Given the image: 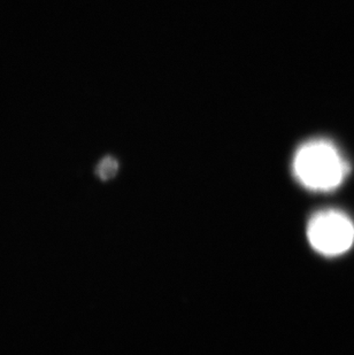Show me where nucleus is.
Segmentation results:
<instances>
[{"label":"nucleus","instance_id":"obj_1","mask_svg":"<svg viewBox=\"0 0 354 355\" xmlns=\"http://www.w3.org/2000/svg\"><path fill=\"white\" fill-rule=\"evenodd\" d=\"M292 171L305 189L329 192L343 184L350 173V164L334 143L321 138L299 146L294 153Z\"/></svg>","mask_w":354,"mask_h":355},{"label":"nucleus","instance_id":"obj_2","mask_svg":"<svg viewBox=\"0 0 354 355\" xmlns=\"http://www.w3.org/2000/svg\"><path fill=\"white\" fill-rule=\"evenodd\" d=\"M312 248L326 257L344 254L354 244V223L338 209H324L312 216L307 225Z\"/></svg>","mask_w":354,"mask_h":355},{"label":"nucleus","instance_id":"obj_3","mask_svg":"<svg viewBox=\"0 0 354 355\" xmlns=\"http://www.w3.org/2000/svg\"><path fill=\"white\" fill-rule=\"evenodd\" d=\"M117 171H119V164L117 159H114L113 157H106L98 164L96 173L103 181H108L117 175Z\"/></svg>","mask_w":354,"mask_h":355}]
</instances>
